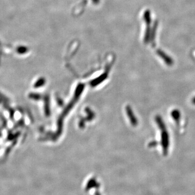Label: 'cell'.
<instances>
[{"label":"cell","mask_w":195,"mask_h":195,"mask_svg":"<svg viewBox=\"0 0 195 195\" xmlns=\"http://www.w3.org/2000/svg\"><path fill=\"white\" fill-rule=\"evenodd\" d=\"M192 103L193 104V105H195V97H193L192 98Z\"/></svg>","instance_id":"8992f818"},{"label":"cell","mask_w":195,"mask_h":195,"mask_svg":"<svg viewBox=\"0 0 195 195\" xmlns=\"http://www.w3.org/2000/svg\"><path fill=\"white\" fill-rule=\"evenodd\" d=\"M155 121L159 129H161V131L166 129L165 123L164 122L163 119L161 116H159V115L155 116Z\"/></svg>","instance_id":"3957f363"},{"label":"cell","mask_w":195,"mask_h":195,"mask_svg":"<svg viewBox=\"0 0 195 195\" xmlns=\"http://www.w3.org/2000/svg\"><path fill=\"white\" fill-rule=\"evenodd\" d=\"M161 145L164 155H167L170 146V136L166 129L161 131Z\"/></svg>","instance_id":"6da1fadb"},{"label":"cell","mask_w":195,"mask_h":195,"mask_svg":"<svg viewBox=\"0 0 195 195\" xmlns=\"http://www.w3.org/2000/svg\"><path fill=\"white\" fill-rule=\"evenodd\" d=\"M171 116L177 123H179L180 119H181V112L179 110H177V109L172 110L171 112Z\"/></svg>","instance_id":"277c9868"},{"label":"cell","mask_w":195,"mask_h":195,"mask_svg":"<svg viewBox=\"0 0 195 195\" xmlns=\"http://www.w3.org/2000/svg\"><path fill=\"white\" fill-rule=\"evenodd\" d=\"M157 144L158 143L157 141H152L151 143L150 144V145L153 147V146H155L157 145Z\"/></svg>","instance_id":"5b68a950"},{"label":"cell","mask_w":195,"mask_h":195,"mask_svg":"<svg viewBox=\"0 0 195 195\" xmlns=\"http://www.w3.org/2000/svg\"><path fill=\"white\" fill-rule=\"evenodd\" d=\"M157 54L163 60L164 62L167 65V66H171L173 65L174 62L172 59L171 57H170L169 56L167 55V54L165 53L164 52H163L161 50H158Z\"/></svg>","instance_id":"7a4b0ae2"}]
</instances>
